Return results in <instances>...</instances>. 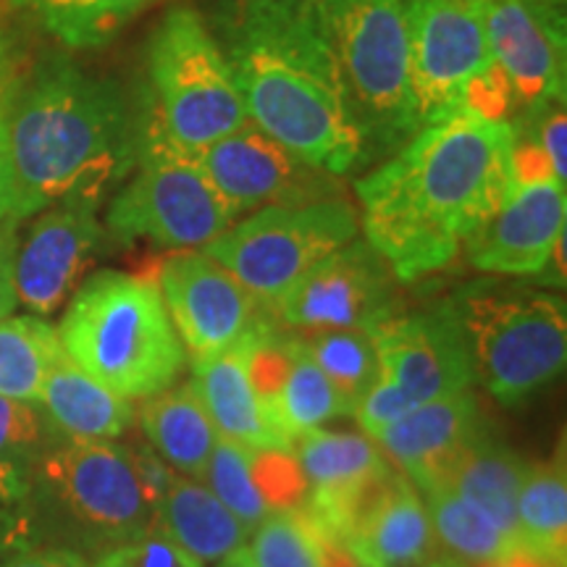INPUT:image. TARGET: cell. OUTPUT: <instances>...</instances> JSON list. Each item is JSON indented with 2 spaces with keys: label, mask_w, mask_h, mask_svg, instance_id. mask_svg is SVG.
<instances>
[{
  "label": "cell",
  "mask_w": 567,
  "mask_h": 567,
  "mask_svg": "<svg viewBox=\"0 0 567 567\" xmlns=\"http://www.w3.org/2000/svg\"><path fill=\"white\" fill-rule=\"evenodd\" d=\"M0 567H90L87 559L76 551L53 549V547H32L17 555L6 557Z\"/></svg>",
  "instance_id": "42"
},
{
  "label": "cell",
  "mask_w": 567,
  "mask_h": 567,
  "mask_svg": "<svg viewBox=\"0 0 567 567\" xmlns=\"http://www.w3.org/2000/svg\"><path fill=\"white\" fill-rule=\"evenodd\" d=\"M63 354L59 331L40 316L0 321V396L38 405L48 373Z\"/></svg>",
  "instance_id": "32"
},
{
  "label": "cell",
  "mask_w": 567,
  "mask_h": 567,
  "mask_svg": "<svg viewBox=\"0 0 567 567\" xmlns=\"http://www.w3.org/2000/svg\"><path fill=\"white\" fill-rule=\"evenodd\" d=\"M59 436L40 405L0 396V492L27 499L34 467Z\"/></svg>",
  "instance_id": "33"
},
{
  "label": "cell",
  "mask_w": 567,
  "mask_h": 567,
  "mask_svg": "<svg viewBox=\"0 0 567 567\" xmlns=\"http://www.w3.org/2000/svg\"><path fill=\"white\" fill-rule=\"evenodd\" d=\"M513 124L455 113L425 124L354 184L360 229L396 281L442 271L513 189Z\"/></svg>",
  "instance_id": "1"
},
{
  "label": "cell",
  "mask_w": 567,
  "mask_h": 567,
  "mask_svg": "<svg viewBox=\"0 0 567 567\" xmlns=\"http://www.w3.org/2000/svg\"><path fill=\"white\" fill-rule=\"evenodd\" d=\"M523 122L530 124V130L542 142V147L547 151L555 176L565 184L567 176V122H565V101L549 103L544 109H536L523 116Z\"/></svg>",
  "instance_id": "38"
},
{
  "label": "cell",
  "mask_w": 567,
  "mask_h": 567,
  "mask_svg": "<svg viewBox=\"0 0 567 567\" xmlns=\"http://www.w3.org/2000/svg\"><path fill=\"white\" fill-rule=\"evenodd\" d=\"M316 9L371 163L389 158L421 130L405 0H316Z\"/></svg>",
  "instance_id": "7"
},
{
  "label": "cell",
  "mask_w": 567,
  "mask_h": 567,
  "mask_svg": "<svg viewBox=\"0 0 567 567\" xmlns=\"http://www.w3.org/2000/svg\"><path fill=\"white\" fill-rule=\"evenodd\" d=\"M17 224H0V321L17 310V287H13V255H17Z\"/></svg>",
  "instance_id": "40"
},
{
  "label": "cell",
  "mask_w": 567,
  "mask_h": 567,
  "mask_svg": "<svg viewBox=\"0 0 567 567\" xmlns=\"http://www.w3.org/2000/svg\"><path fill=\"white\" fill-rule=\"evenodd\" d=\"M247 331L224 352L193 363V386L221 439L255 452H292L295 444L276 431L250 379Z\"/></svg>",
  "instance_id": "22"
},
{
  "label": "cell",
  "mask_w": 567,
  "mask_h": 567,
  "mask_svg": "<svg viewBox=\"0 0 567 567\" xmlns=\"http://www.w3.org/2000/svg\"><path fill=\"white\" fill-rule=\"evenodd\" d=\"M140 425L147 446L172 471L197 481L203 478L218 434L208 413H205L193 381L179 386L174 384L166 392L142 400Z\"/></svg>",
  "instance_id": "24"
},
{
  "label": "cell",
  "mask_w": 567,
  "mask_h": 567,
  "mask_svg": "<svg viewBox=\"0 0 567 567\" xmlns=\"http://www.w3.org/2000/svg\"><path fill=\"white\" fill-rule=\"evenodd\" d=\"M264 405L276 431L292 444L308 431L323 429L334 417L352 415L350 402L331 386V381L305 350L302 337L295 331L287 363H284L271 392L266 394Z\"/></svg>",
  "instance_id": "26"
},
{
  "label": "cell",
  "mask_w": 567,
  "mask_h": 567,
  "mask_svg": "<svg viewBox=\"0 0 567 567\" xmlns=\"http://www.w3.org/2000/svg\"><path fill=\"white\" fill-rule=\"evenodd\" d=\"M421 496L442 555L473 567H494L523 555L513 536L450 488L436 486L421 492Z\"/></svg>",
  "instance_id": "29"
},
{
  "label": "cell",
  "mask_w": 567,
  "mask_h": 567,
  "mask_svg": "<svg viewBox=\"0 0 567 567\" xmlns=\"http://www.w3.org/2000/svg\"><path fill=\"white\" fill-rule=\"evenodd\" d=\"M465 339L473 379L499 405L515 408L565 371L563 295L528 284L478 279L444 300Z\"/></svg>",
  "instance_id": "6"
},
{
  "label": "cell",
  "mask_w": 567,
  "mask_h": 567,
  "mask_svg": "<svg viewBox=\"0 0 567 567\" xmlns=\"http://www.w3.org/2000/svg\"><path fill=\"white\" fill-rule=\"evenodd\" d=\"M329 567H358V565H354L352 559L347 557L342 549L334 547V549H331V563H329Z\"/></svg>",
  "instance_id": "46"
},
{
  "label": "cell",
  "mask_w": 567,
  "mask_h": 567,
  "mask_svg": "<svg viewBox=\"0 0 567 567\" xmlns=\"http://www.w3.org/2000/svg\"><path fill=\"white\" fill-rule=\"evenodd\" d=\"M354 237H360L358 208L334 195L247 213L203 252L218 260L260 305H271L318 260Z\"/></svg>",
  "instance_id": "10"
},
{
  "label": "cell",
  "mask_w": 567,
  "mask_h": 567,
  "mask_svg": "<svg viewBox=\"0 0 567 567\" xmlns=\"http://www.w3.org/2000/svg\"><path fill=\"white\" fill-rule=\"evenodd\" d=\"M342 551L358 567H429L442 557L423 496L400 471L358 515Z\"/></svg>",
  "instance_id": "21"
},
{
  "label": "cell",
  "mask_w": 567,
  "mask_h": 567,
  "mask_svg": "<svg viewBox=\"0 0 567 567\" xmlns=\"http://www.w3.org/2000/svg\"><path fill=\"white\" fill-rule=\"evenodd\" d=\"M526 471V460L484 431L460 452L439 486L463 496L517 542V494Z\"/></svg>",
  "instance_id": "25"
},
{
  "label": "cell",
  "mask_w": 567,
  "mask_h": 567,
  "mask_svg": "<svg viewBox=\"0 0 567 567\" xmlns=\"http://www.w3.org/2000/svg\"><path fill=\"white\" fill-rule=\"evenodd\" d=\"M417 405H421V402H415L405 389L396 384L392 375L381 371L379 379L373 381V386L358 400L352 415L358 417V425L363 429V434L373 439L375 434H381L386 425L405 417L410 410Z\"/></svg>",
  "instance_id": "37"
},
{
  "label": "cell",
  "mask_w": 567,
  "mask_h": 567,
  "mask_svg": "<svg viewBox=\"0 0 567 567\" xmlns=\"http://www.w3.org/2000/svg\"><path fill=\"white\" fill-rule=\"evenodd\" d=\"M134 452L151 486L155 528L161 534H166L203 565L221 563L231 551L245 547L250 530L221 505V499L203 481L172 471L153 450Z\"/></svg>",
  "instance_id": "20"
},
{
  "label": "cell",
  "mask_w": 567,
  "mask_h": 567,
  "mask_svg": "<svg viewBox=\"0 0 567 567\" xmlns=\"http://www.w3.org/2000/svg\"><path fill=\"white\" fill-rule=\"evenodd\" d=\"M195 155L237 218L268 205L339 195L337 176L316 168L250 122Z\"/></svg>",
  "instance_id": "13"
},
{
  "label": "cell",
  "mask_w": 567,
  "mask_h": 567,
  "mask_svg": "<svg viewBox=\"0 0 567 567\" xmlns=\"http://www.w3.org/2000/svg\"><path fill=\"white\" fill-rule=\"evenodd\" d=\"M38 405L63 436L82 442H116L137 417L130 400L90 379L66 352L48 373Z\"/></svg>",
  "instance_id": "23"
},
{
  "label": "cell",
  "mask_w": 567,
  "mask_h": 567,
  "mask_svg": "<svg viewBox=\"0 0 567 567\" xmlns=\"http://www.w3.org/2000/svg\"><path fill=\"white\" fill-rule=\"evenodd\" d=\"M221 48L250 124L337 179L371 163L316 0H243Z\"/></svg>",
  "instance_id": "2"
},
{
  "label": "cell",
  "mask_w": 567,
  "mask_h": 567,
  "mask_svg": "<svg viewBox=\"0 0 567 567\" xmlns=\"http://www.w3.org/2000/svg\"><path fill=\"white\" fill-rule=\"evenodd\" d=\"M97 210L101 200L69 197L40 210L27 237L17 243L13 287L19 305L32 316L55 313L95 264L105 245Z\"/></svg>",
  "instance_id": "15"
},
{
  "label": "cell",
  "mask_w": 567,
  "mask_h": 567,
  "mask_svg": "<svg viewBox=\"0 0 567 567\" xmlns=\"http://www.w3.org/2000/svg\"><path fill=\"white\" fill-rule=\"evenodd\" d=\"M405 11L417 118L421 126L444 122L492 63L481 0H405Z\"/></svg>",
  "instance_id": "12"
},
{
  "label": "cell",
  "mask_w": 567,
  "mask_h": 567,
  "mask_svg": "<svg viewBox=\"0 0 567 567\" xmlns=\"http://www.w3.org/2000/svg\"><path fill=\"white\" fill-rule=\"evenodd\" d=\"M567 195L563 182L513 187L505 203L467 239L473 268L494 276H538L565 243Z\"/></svg>",
  "instance_id": "18"
},
{
  "label": "cell",
  "mask_w": 567,
  "mask_h": 567,
  "mask_svg": "<svg viewBox=\"0 0 567 567\" xmlns=\"http://www.w3.org/2000/svg\"><path fill=\"white\" fill-rule=\"evenodd\" d=\"M13 87L0 90V224L9 221L11 210V155H9V103Z\"/></svg>",
  "instance_id": "41"
},
{
  "label": "cell",
  "mask_w": 567,
  "mask_h": 567,
  "mask_svg": "<svg viewBox=\"0 0 567 567\" xmlns=\"http://www.w3.org/2000/svg\"><path fill=\"white\" fill-rule=\"evenodd\" d=\"M274 455L276 452H255L218 436L203 471V484L250 534L268 513L289 507L276 486L279 478L271 476Z\"/></svg>",
  "instance_id": "27"
},
{
  "label": "cell",
  "mask_w": 567,
  "mask_h": 567,
  "mask_svg": "<svg viewBox=\"0 0 567 567\" xmlns=\"http://www.w3.org/2000/svg\"><path fill=\"white\" fill-rule=\"evenodd\" d=\"M69 51L103 48L155 0H11Z\"/></svg>",
  "instance_id": "31"
},
{
  "label": "cell",
  "mask_w": 567,
  "mask_h": 567,
  "mask_svg": "<svg viewBox=\"0 0 567 567\" xmlns=\"http://www.w3.org/2000/svg\"><path fill=\"white\" fill-rule=\"evenodd\" d=\"M396 284L381 252L365 237H354L266 305V313L295 334L373 331L396 316Z\"/></svg>",
  "instance_id": "11"
},
{
  "label": "cell",
  "mask_w": 567,
  "mask_h": 567,
  "mask_svg": "<svg viewBox=\"0 0 567 567\" xmlns=\"http://www.w3.org/2000/svg\"><path fill=\"white\" fill-rule=\"evenodd\" d=\"M488 431L473 389L421 402L405 417L373 436L379 450L417 492L442 484L467 444Z\"/></svg>",
  "instance_id": "19"
},
{
  "label": "cell",
  "mask_w": 567,
  "mask_h": 567,
  "mask_svg": "<svg viewBox=\"0 0 567 567\" xmlns=\"http://www.w3.org/2000/svg\"><path fill=\"white\" fill-rule=\"evenodd\" d=\"M17 69H19V53L13 40L0 30V90L11 87L17 82Z\"/></svg>",
  "instance_id": "43"
},
{
  "label": "cell",
  "mask_w": 567,
  "mask_h": 567,
  "mask_svg": "<svg viewBox=\"0 0 567 567\" xmlns=\"http://www.w3.org/2000/svg\"><path fill=\"white\" fill-rule=\"evenodd\" d=\"M55 331L71 363L124 400L166 392L187 365L158 284L134 274L87 276Z\"/></svg>",
  "instance_id": "5"
},
{
  "label": "cell",
  "mask_w": 567,
  "mask_h": 567,
  "mask_svg": "<svg viewBox=\"0 0 567 567\" xmlns=\"http://www.w3.org/2000/svg\"><path fill=\"white\" fill-rule=\"evenodd\" d=\"M30 517H27L24 499L0 492V563L17 551L32 549Z\"/></svg>",
  "instance_id": "39"
},
{
  "label": "cell",
  "mask_w": 567,
  "mask_h": 567,
  "mask_svg": "<svg viewBox=\"0 0 567 567\" xmlns=\"http://www.w3.org/2000/svg\"><path fill=\"white\" fill-rule=\"evenodd\" d=\"M24 505L34 547L76 551L87 563L155 528L137 452L118 442L61 434L34 467Z\"/></svg>",
  "instance_id": "4"
},
{
  "label": "cell",
  "mask_w": 567,
  "mask_h": 567,
  "mask_svg": "<svg viewBox=\"0 0 567 567\" xmlns=\"http://www.w3.org/2000/svg\"><path fill=\"white\" fill-rule=\"evenodd\" d=\"M90 567H205L158 528L92 559Z\"/></svg>",
  "instance_id": "36"
},
{
  "label": "cell",
  "mask_w": 567,
  "mask_h": 567,
  "mask_svg": "<svg viewBox=\"0 0 567 567\" xmlns=\"http://www.w3.org/2000/svg\"><path fill=\"white\" fill-rule=\"evenodd\" d=\"M237 221L197 155L174 145L140 109L137 163L105 213L113 243H151L166 250H203Z\"/></svg>",
  "instance_id": "8"
},
{
  "label": "cell",
  "mask_w": 567,
  "mask_h": 567,
  "mask_svg": "<svg viewBox=\"0 0 567 567\" xmlns=\"http://www.w3.org/2000/svg\"><path fill=\"white\" fill-rule=\"evenodd\" d=\"M158 289L193 363L224 352L264 316L260 302L203 250L168 255L161 266Z\"/></svg>",
  "instance_id": "16"
},
{
  "label": "cell",
  "mask_w": 567,
  "mask_h": 567,
  "mask_svg": "<svg viewBox=\"0 0 567 567\" xmlns=\"http://www.w3.org/2000/svg\"><path fill=\"white\" fill-rule=\"evenodd\" d=\"M245 549L258 567H329L334 544L302 507H281L252 528Z\"/></svg>",
  "instance_id": "34"
},
{
  "label": "cell",
  "mask_w": 567,
  "mask_h": 567,
  "mask_svg": "<svg viewBox=\"0 0 567 567\" xmlns=\"http://www.w3.org/2000/svg\"><path fill=\"white\" fill-rule=\"evenodd\" d=\"M218 567H258V565L252 563V557L247 555V549L243 547V549L231 551L229 557H224L221 563H218Z\"/></svg>",
  "instance_id": "44"
},
{
  "label": "cell",
  "mask_w": 567,
  "mask_h": 567,
  "mask_svg": "<svg viewBox=\"0 0 567 567\" xmlns=\"http://www.w3.org/2000/svg\"><path fill=\"white\" fill-rule=\"evenodd\" d=\"M517 542L526 557L567 565V476L563 455L528 465L517 494Z\"/></svg>",
  "instance_id": "28"
},
{
  "label": "cell",
  "mask_w": 567,
  "mask_h": 567,
  "mask_svg": "<svg viewBox=\"0 0 567 567\" xmlns=\"http://www.w3.org/2000/svg\"><path fill=\"white\" fill-rule=\"evenodd\" d=\"M429 567H473V565H465V563H460V559H455V557L442 555L439 559H434V563H431Z\"/></svg>",
  "instance_id": "47"
},
{
  "label": "cell",
  "mask_w": 567,
  "mask_h": 567,
  "mask_svg": "<svg viewBox=\"0 0 567 567\" xmlns=\"http://www.w3.org/2000/svg\"><path fill=\"white\" fill-rule=\"evenodd\" d=\"M292 457L308 492H342L392 465L371 436L326 429H313L297 439Z\"/></svg>",
  "instance_id": "30"
},
{
  "label": "cell",
  "mask_w": 567,
  "mask_h": 567,
  "mask_svg": "<svg viewBox=\"0 0 567 567\" xmlns=\"http://www.w3.org/2000/svg\"><path fill=\"white\" fill-rule=\"evenodd\" d=\"M137 147L140 109L122 84L74 61H42L9 103V221L69 197L103 203L132 174Z\"/></svg>",
  "instance_id": "3"
},
{
  "label": "cell",
  "mask_w": 567,
  "mask_h": 567,
  "mask_svg": "<svg viewBox=\"0 0 567 567\" xmlns=\"http://www.w3.org/2000/svg\"><path fill=\"white\" fill-rule=\"evenodd\" d=\"M494 567H551V565L538 563V559H534V557L517 555L515 559H509V563H502V565H494Z\"/></svg>",
  "instance_id": "45"
},
{
  "label": "cell",
  "mask_w": 567,
  "mask_h": 567,
  "mask_svg": "<svg viewBox=\"0 0 567 567\" xmlns=\"http://www.w3.org/2000/svg\"><path fill=\"white\" fill-rule=\"evenodd\" d=\"M381 371L392 375L415 402L473 389L471 358L446 302L396 313L371 331Z\"/></svg>",
  "instance_id": "17"
},
{
  "label": "cell",
  "mask_w": 567,
  "mask_h": 567,
  "mask_svg": "<svg viewBox=\"0 0 567 567\" xmlns=\"http://www.w3.org/2000/svg\"><path fill=\"white\" fill-rule=\"evenodd\" d=\"M305 350L316 360L331 386L350 402L352 410L373 381L381 375L379 352H375L371 331L334 329L300 334Z\"/></svg>",
  "instance_id": "35"
},
{
  "label": "cell",
  "mask_w": 567,
  "mask_h": 567,
  "mask_svg": "<svg viewBox=\"0 0 567 567\" xmlns=\"http://www.w3.org/2000/svg\"><path fill=\"white\" fill-rule=\"evenodd\" d=\"M481 13L515 111L565 101V0H481Z\"/></svg>",
  "instance_id": "14"
},
{
  "label": "cell",
  "mask_w": 567,
  "mask_h": 567,
  "mask_svg": "<svg viewBox=\"0 0 567 567\" xmlns=\"http://www.w3.org/2000/svg\"><path fill=\"white\" fill-rule=\"evenodd\" d=\"M147 84V116L189 153L250 122L221 42L189 6H176L153 30Z\"/></svg>",
  "instance_id": "9"
}]
</instances>
